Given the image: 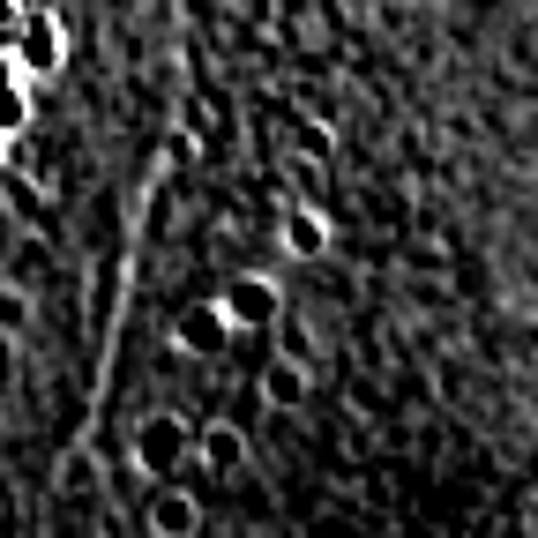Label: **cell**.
<instances>
[{
    "label": "cell",
    "instance_id": "7a4b0ae2",
    "mask_svg": "<svg viewBox=\"0 0 538 538\" xmlns=\"http://www.w3.org/2000/svg\"><path fill=\"white\" fill-rule=\"evenodd\" d=\"M15 53H23V68H60V23L53 15H38V23H23V38H15Z\"/></svg>",
    "mask_w": 538,
    "mask_h": 538
},
{
    "label": "cell",
    "instance_id": "ba28073f",
    "mask_svg": "<svg viewBox=\"0 0 538 538\" xmlns=\"http://www.w3.org/2000/svg\"><path fill=\"white\" fill-rule=\"evenodd\" d=\"M0 128H23V90H8V75H0Z\"/></svg>",
    "mask_w": 538,
    "mask_h": 538
},
{
    "label": "cell",
    "instance_id": "52a82bcc",
    "mask_svg": "<svg viewBox=\"0 0 538 538\" xmlns=\"http://www.w3.org/2000/svg\"><path fill=\"white\" fill-rule=\"evenodd\" d=\"M262 389H269L277 404H292V397H299V367H269V374H262Z\"/></svg>",
    "mask_w": 538,
    "mask_h": 538
},
{
    "label": "cell",
    "instance_id": "3957f363",
    "mask_svg": "<svg viewBox=\"0 0 538 538\" xmlns=\"http://www.w3.org/2000/svg\"><path fill=\"white\" fill-rule=\"evenodd\" d=\"M284 247H292V255H322V247H329L322 217H314V210H292V225H284Z\"/></svg>",
    "mask_w": 538,
    "mask_h": 538
},
{
    "label": "cell",
    "instance_id": "8992f818",
    "mask_svg": "<svg viewBox=\"0 0 538 538\" xmlns=\"http://www.w3.org/2000/svg\"><path fill=\"white\" fill-rule=\"evenodd\" d=\"M157 524H165L172 538H180L187 524H195V509H187V501H180V494H165V501H157Z\"/></svg>",
    "mask_w": 538,
    "mask_h": 538
},
{
    "label": "cell",
    "instance_id": "277c9868",
    "mask_svg": "<svg viewBox=\"0 0 538 538\" xmlns=\"http://www.w3.org/2000/svg\"><path fill=\"white\" fill-rule=\"evenodd\" d=\"M217 329H225L217 314H187V322H180V344H187V352H210V344H217Z\"/></svg>",
    "mask_w": 538,
    "mask_h": 538
},
{
    "label": "cell",
    "instance_id": "6da1fadb",
    "mask_svg": "<svg viewBox=\"0 0 538 538\" xmlns=\"http://www.w3.org/2000/svg\"><path fill=\"white\" fill-rule=\"evenodd\" d=\"M225 307H232V322H247V329H269L284 299H277V284H269V277H232Z\"/></svg>",
    "mask_w": 538,
    "mask_h": 538
},
{
    "label": "cell",
    "instance_id": "5b68a950",
    "mask_svg": "<svg viewBox=\"0 0 538 538\" xmlns=\"http://www.w3.org/2000/svg\"><path fill=\"white\" fill-rule=\"evenodd\" d=\"M172 441H180V426H172V419L142 426V456H150V464H165V449H172Z\"/></svg>",
    "mask_w": 538,
    "mask_h": 538
}]
</instances>
